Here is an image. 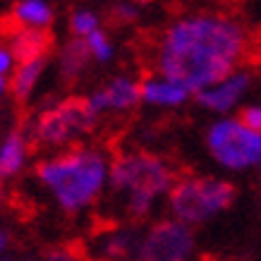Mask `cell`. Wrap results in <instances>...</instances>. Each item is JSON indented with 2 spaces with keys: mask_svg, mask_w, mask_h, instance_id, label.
Listing matches in <instances>:
<instances>
[{
  "mask_svg": "<svg viewBox=\"0 0 261 261\" xmlns=\"http://www.w3.org/2000/svg\"><path fill=\"white\" fill-rule=\"evenodd\" d=\"M194 249V230L175 218H163L142 230L137 261H192Z\"/></svg>",
  "mask_w": 261,
  "mask_h": 261,
  "instance_id": "cell-7",
  "label": "cell"
},
{
  "mask_svg": "<svg viewBox=\"0 0 261 261\" xmlns=\"http://www.w3.org/2000/svg\"><path fill=\"white\" fill-rule=\"evenodd\" d=\"M32 153V137L27 129H12L0 142V177H15L27 168Z\"/></svg>",
  "mask_w": 261,
  "mask_h": 261,
  "instance_id": "cell-13",
  "label": "cell"
},
{
  "mask_svg": "<svg viewBox=\"0 0 261 261\" xmlns=\"http://www.w3.org/2000/svg\"><path fill=\"white\" fill-rule=\"evenodd\" d=\"M259 204H261V201H259Z\"/></svg>",
  "mask_w": 261,
  "mask_h": 261,
  "instance_id": "cell-28",
  "label": "cell"
},
{
  "mask_svg": "<svg viewBox=\"0 0 261 261\" xmlns=\"http://www.w3.org/2000/svg\"><path fill=\"white\" fill-rule=\"evenodd\" d=\"M139 96H142V103L153 108H180L192 98V94L182 84L168 80L163 74L144 77L139 82Z\"/></svg>",
  "mask_w": 261,
  "mask_h": 261,
  "instance_id": "cell-11",
  "label": "cell"
},
{
  "mask_svg": "<svg viewBox=\"0 0 261 261\" xmlns=\"http://www.w3.org/2000/svg\"><path fill=\"white\" fill-rule=\"evenodd\" d=\"M111 156L96 146H70L36 166V180L63 211L80 214L108 187Z\"/></svg>",
  "mask_w": 261,
  "mask_h": 261,
  "instance_id": "cell-2",
  "label": "cell"
},
{
  "mask_svg": "<svg viewBox=\"0 0 261 261\" xmlns=\"http://www.w3.org/2000/svg\"><path fill=\"white\" fill-rule=\"evenodd\" d=\"M67 27H70V34L72 39H87L91 36L94 32L103 29V22H101V15L96 10H89V8H77L70 12V19H67Z\"/></svg>",
  "mask_w": 261,
  "mask_h": 261,
  "instance_id": "cell-17",
  "label": "cell"
},
{
  "mask_svg": "<svg viewBox=\"0 0 261 261\" xmlns=\"http://www.w3.org/2000/svg\"><path fill=\"white\" fill-rule=\"evenodd\" d=\"M10 77H0V96H5L10 91Z\"/></svg>",
  "mask_w": 261,
  "mask_h": 261,
  "instance_id": "cell-24",
  "label": "cell"
},
{
  "mask_svg": "<svg viewBox=\"0 0 261 261\" xmlns=\"http://www.w3.org/2000/svg\"><path fill=\"white\" fill-rule=\"evenodd\" d=\"M206 151L223 170L245 173L259 168L261 132L245 127L232 115H223L206 129Z\"/></svg>",
  "mask_w": 261,
  "mask_h": 261,
  "instance_id": "cell-6",
  "label": "cell"
},
{
  "mask_svg": "<svg viewBox=\"0 0 261 261\" xmlns=\"http://www.w3.org/2000/svg\"><path fill=\"white\" fill-rule=\"evenodd\" d=\"M89 63H91V58H89V50L82 39H70L58 56V67H60V74L67 84H74L80 80L87 72Z\"/></svg>",
  "mask_w": 261,
  "mask_h": 261,
  "instance_id": "cell-16",
  "label": "cell"
},
{
  "mask_svg": "<svg viewBox=\"0 0 261 261\" xmlns=\"http://www.w3.org/2000/svg\"><path fill=\"white\" fill-rule=\"evenodd\" d=\"M0 261H15V259H10V256H3V259H0Z\"/></svg>",
  "mask_w": 261,
  "mask_h": 261,
  "instance_id": "cell-26",
  "label": "cell"
},
{
  "mask_svg": "<svg viewBox=\"0 0 261 261\" xmlns=\"http://www.w3.org/2000/svg\"><path fill=\"white\" fill-rule=\"evenodd\" d=\"M56 19V10L48 0H17L10 10V27L48 32Z\"/></svg>",
  "mask_w": 261,
  "mask_h": 261,
  "instance_id": "cell-14",
  "label": "cell"
},
{
  "mask_svg": "<svg viewBox=\"0 0 261 261\" xmlns=\"http://www.w3.org/2000/svg\"><path fill=\"white\" fill-rule=\"evenodd\" d=\"M5 43L10 46L12 56L17 63H27V60H39L46 58L53 43V36L48 32H39V29H19V27H10Z\"/></svg>",
  "mask_w": 261,
  "mask_h": 261,
  "instance_id": "cell-12",
  "label": "cell"
},
{
  "mask_svg": "<svg viewBox=\"0 0 261 261\" xmlns=\"http://www.w3.org/2000/svg\"><path fill=\"white\" fill-rule=\"evenodd\" d=\"M98 125V115L91 111L87 98H65L58 106L43 111L34 122L32 142L46 149H70L94 132Z\"/></svg>",
  "mask_w": 261,
  "mask_h": 261,
  "instance_id": "cell-5",
  "label": "cell"
},
{
  "mask_svg": "<svg viewBox=\"0 0 261 261\" xmlns=\"http://www.w3.org/2000/svg\"><path fill=\"white\" fill-rule=\"evenodd\" d=\"M139 19V0H118L111 5L113 24H135Z\"/></svg>",
  "mask_w": 261,
  "mask_h": 261,
  "instance_id": "cell-19",
  "label": "cell"
},
{
  "mask_svg": "<svg viewBox=\"0 0 261 261\" xmlns=\"http://www.w3.org/2000/svg\"><path fill=\"white\" fill-rule=\"evenodd\" d=\"M43 261H80V256L67 247H56V249H48L43 254Z\"/></svg>",
  "mask_w": 261,
  "mask_h": 261,
  "instance_id": "cell-22",
  "label": "cell"
},
{
  "mask_svg": "<svg viewBox=\"0 0 261 261\" xmlns=\"http://www.w3.org/2000/svg\"><path fill=\"white\" fill-rule=\"evenodd\" d=\"M8 245H10V238H8V232H5V230L0 228V256H3V254L8 252Z\"/></svg>",
  "mask_w": 261,
  "mask_h": 261,
  "instance_id": "cell-23",
  "label": "cell"
},
{
  "mask_svg": "<svg viewBox=\"0 0 261 261\" xmlns=\"http://www.w3.org/2000/svg\"><path fill=\"white\" fill-rule=\"evenodd\" d=\"M175 180L170 163L149 151H122L111 159L108 190L122 197L125 214L137 223L149 218L153 204L168 197Z\"/></svg>",
  "mask_w": 261,
  "mask_h": 261,
  "instance_id": "cell-3",
  "label": "cell"
},
{
  "mask_svg": "<svg viewBox=\"0 0 261 261\" xmlns=\"http://www.w3.org/2000/svg\"><path fill=\"white\" fill-rule=\"evenodd\" d=\"M252 50V39L240 19L223 12L175 17L153 48L156 74L199 94L230 72L240 70Z\"/></svg>",
  "mask_w": 261,
  "mask_h": 261,
  "instance_id": "cell-1",
  "label": "cell"
},
{
  "mask_svg": "<svg viewBox=\"0 0 261 261\" xmlns=\"http://www.w3.org/2000/svg\"><path fill=\"white\" fill-rule=\"evenodd\" d=\"M142 230L135 225H115L98 232L91 245V256L96 261H137L139 259Z\"/></svg>",
  "mask_w": 261,
  "mask_h": 261,
  "instance_id": "cell-10",
  "label": "cell"
},
{
  "mask_svg": "<svg viewBox=\"0 0 261 261\" xmlns=\"http://www.w3.org/2000/svg\"><path fill=\"white\" fill-rule=\"evenodd\" d=\"M259 170H261V161H259Z\"/></svg>",
  "mask_w": 261,
  "mask_h": 261,
  "instance_id": "cell-27",
  "label": "cell"
},
{
  "mask_svg": "<svg viewBox=\"0 0 261 261\" xmlns=\"http://www.w3.org/2000/svg\"><path fill=\"white\" fill-rule=\"evenodd\" d=\"M238 120L245 127L254 129V132H261V103H247V106H242Z\"/></svg>",
  "mask_w": 261,
  "mask_h": 261,
  "instance_id": "cell-20",
  "label": "cell"
},
{
  "mask_svg": "<svg viewBox=\"0 0 261 261\" xmlns=\"http://www.w3.org/2000/svg\"><path fill=\"white\" fill-rule=\"evenodd\" d=\"M15 65H17V60H15V56H12L10 46L0 39V77H10L12 70H15Z\"/></svg>",
  "mask_w": 261,
  "mask_h": 261,
  "instance_id": "cell-21",
  "label": "cell"
},
{
  "mask_svg": "<svg viewBox=\"0 0 261 261\" xmlns=\"http://www.w3.org/2000/svg\"><path fill=\"white\" fill-rule=\"evenodd\" d=\"M238 199L235 185L214 175H187L177 177L168 192V208L175 221L185 225H201L223 211H228Z\"/></svg>",
  "mask_w": 261,
  "mask_h": 261,
  "instance_id": "cell-4",
  "label": "cell"
},
{
  "mask_svg": "<svg viewBox=\"0 0 261 261\" xmlns=\"http://www.w3.org/2000/svg\"><path fill=\"white\" fill-rule=\"evenodd\" d=\"M0 199H3V177H0Z\"/></svg>",
  "mask_w": 261,
  "mask_h": 261,
  "instance_id": "cell-25",
  "label": "cell"
},
{
  "mask_svg": "<svg viewBox=\"0 0 261 261\" xmlns=\"http://www.w3.org/2000/svg\"><path fill=\"white\" fill-rule=\"evenodd\" d=\"M89 106L96 115L103 113H127L137 108L142 103L139 96V80L127 77V74H118L103 84L101 89H96L94 94L87 96Z\"/></svg>",
  "mask_w": 261,
  "mask_h": 261,
  "instance_id": "cell-9",
  "label": "cell"
},
{
  "mask_svg": "<svg viewBox=\"0 0 261 261\" xmlns=\"http://www.w3.org/2000/svg\"><path fill=\"white\" fill-rule=\"evenodd\" d=\"M249 87H252V74L245 70H235L230 72L228 77H223V80H218L211 87L201 89L194 96H197V103L204 111H211L223 118V115L235 111L240 103L245 101Z\"/></svg>",
  "mask_w": 261,
  "mask_h": 261,
  "instance_id": "cell-8",
  "label": "cell"
},
{
  "mask_svg": "<svg viewBox=\"0 0 261 261\" xmlns=\"http://www.w3.org/2000/svg\"><path fill=\"white\" fill-rule=\"evenodd\" d=\"M43 70H46V58H39V60H27V63H17L12 74H10V91L8 94L15 96V101H27L29 96L34 94V89L39 84V80L43 77Z\"/></svg>",
  "mask_w": 261,
  "mask_h": 261,
  "instance_id": "cell-15",
  "label": "cell"
},
{
  "mask_svg": "<svg viewBox=\"0 0 261 261\" xmlns=\"http://www.w3.org/2000/svg\"><path fill=\"white\" fill-rule=\"evenodd\" d=\"M84 46L89 50V58H91V63H111L113 58H115V43L113 39L108 36L106 29H98L94 32L91 36L84 39Z\"/></svg>",
  "mask_w": 261,
  "mask_h": 261,
  "instance_id": "cell-18",
  "label": "cell"
}]
</instances>
